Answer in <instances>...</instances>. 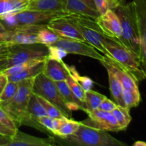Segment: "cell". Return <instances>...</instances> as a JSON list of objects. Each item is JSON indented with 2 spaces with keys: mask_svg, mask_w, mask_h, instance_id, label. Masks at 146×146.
<instances>
[{
  "mask_svg": "<svg viewBox=\"0 0 146 146\" xmlns=\"http://www.w3.org/2000/svg\"><path fill=\"white\" fill-rule=\"evenodd\" d=\"M34 78H27L19 82L15 95L10 100L0 103V106L10 115L17 127L29 125L41 132L47 133L38 121H34L28 113V104L33 93Z\"/></svg>",
  "mask_w": 146,
  "mask_h": 146,
  "instance_id": "obj_1",
  "label": "cell"
},
{
  "mask_svg": "<svg viewBox=\"0 0 146 146\" xmlns=\"http://www.w3.org/2000/svg\"><path fill=\"white\" fill-rule=\"evenodd\" d=\"M114 11L119 18L122 28V36L119 44L128 48L139 59L141 43L133 3V1L125 2V0H122Z\"/></svg>",
  "mask_w": 146,
  "mask_h": 146,
  "instance_id": "obj_2",
  "label": "cell"
},
{
  "mask_svg": "<svg viewBox=\"0 0 146 146\" xmlns=\"http://www.w3.org/2000/svg\"><path fill=\"white\" fill-rule=\"evenodd\" d=\"M68 145L78 146H126L125 143L110 135L108 131L97 129L81 122L78 130L72 135L61 138Z\"/></svg>",
  "mask_w": 146,
  "mask_h": 146,
  "instance_id": "obj_3",
  "label": "cell"
},
{
  "mask_svg": "<svg viewBox=\"0 0 146 146\" xmlns=\"http://www.w3.org/2000/svg\"><path fill=\"white\" fill-rule=\"evenodd\" d=\"M105 48L108 57L129 72L138 83L145 79V75L141 66L139 59L125 46L106 37Z\"/></svg>",
  "mask_w": 146,
  "mask_h": 146,
  "instance_id": "obj_4",
  "label": "cell"
},
{
  "mask_svg": "<svg viewBox=\"0 0 146 146\" xmlns=\"http://www.w3.org/2000/svg\"><path fill=\"white\" fill-rule=\"evenodd\" d=\"M64 11H41L25 9L0 17V21L9 30L24 26L47 24L56 17L65 15Z\"/></svg>",
  "mask_w": 146,
  "mask_h": 146,
  "instance_id": "obj_5",
  "label": "cell"
},
{
  "mask_svg": "<svg viewBox=\"0 0 146 146\" xmlns=\"http://www.w3.org/2000/svg\"><path fill=\"white\" fill-rule=\"evenodd\" d=\"M68 17L78 29L86 42L95 47L103 55L108 56V52L105 48L106 36L102 32L95 19L86 16L72 14H68Z\"/></svg>",
  "mask_w": 146,
  "mask_h": 146,
  "instance_id": "obj_6",
  "label": "cell"
},
{
  "mask_svg": "<svg viewBox=\"0 0 146 146\" xmlns=\"http://www.w3.org/2000/svg\"><path fill=\"white\" fill-rule=\"evenodd\" d=\"M33 92L54 104L66 118L69 119L72 118V111L68 109L64 102L55 82L47 78L43 73L34 78Z\"/></svg>",
  "mask_w": 146,
  "mask_h": 146,
  "instance_id": "obj_7",
  "label": "cell"
},
{
  "mask_svg": "<svg viewBox=\"0 0 146 146\" xmlns=\"http://www.w3.org/2000/svg\"><path fill=\"white\" fill-rule=\"evenodd\" d=\"M48 56V47L44 44H11L7 54V68L17 64L32 60L45 59Z\"/></svg>",
  "mask_w": 146,
  "mask_h": 146,
  "instance_id": "obj_8",
  "label": "cell"
},
{
  "mask_svg": "<svg viewBox=\"0 0 146 146\" xmlns=\"http://www.w3.org/2000/svg\"><path fill=\"white\" fill-rule=\"evenodd\" d=\"M84 112L88 114V118L81 121L84 125L105 131L118 132L121 131L115 116L111 112H107L99 108Z\"/></svg>",
  "mask_w": 146,
  "mask_h": 146,
  "instance_id": "obj_9",
  "label": "cell"
},
{
  "mask_svg": "<svg viewBox=\"0 0 146 146\" xmlns=\"http://www.w3.org/2000/svg\"><path fill=\"white\" fill-rule=\"evenodd\" d=\"M54 46L63 48L68 54L84 56L96 59L99 61L104 59L105 56L95 47L85 41L60 38L54 44Z\"/></svg>",
  "mask_w": 146,
  "mask_h": 146,
  "instance_id": "obj_10",
  "label": "cell"
},
{
  "mask_svg": "<svg viewBox=\"0 0 146 146\" xmlns=\"http://www.w3.org/2000/svg\"><path fill=\"white\" fill-rule=\"evenodd\" d=\"M68 14L51 19L47 23V27L52 30L61 38L85 41L78 29L68 19Z\"/></svg>",
  "mask_w": 146,
  "mask_h": 146,
  "instance_id": "obj_11",
  "label": "cell"
},
{
  "mask_svg": "<svg viewBox=\"0 0 146 146\" xmlns=\"http://www.w3.org/2000/svg\"><path fill=\"white\" fill-rule=\"evenodd\" d=\"M133 3L135 9L141 43L139 61L145 73L146 80V0H133Z\"/></svg>",
  "mask_w": 146,
  "mask_h": 146,
  "instance_id": "obj_12",
  "label": "cell"
},
{
  "mask_svg": "<svg viewBox=\"0 0 146 146\" xmlns=\"http://www.w3.org/2000/svg\"><path fill=\"white\" fill-rule=\"evenodd\" d=\"M96 21L106 36L119 43L122 36V28L119 18L114 10H108L100 15Z\"/></svg>",
  "mask_w": 146,
  "mask_h": 146,
  "instance_id": "obj_13",
  "label": "cell"
},
{
  "mask_svg": "<svg viewBox=\"0 0 146 146\" xmlns=\"http://www.w3.org/2000/svg\"><path fill=\"white\" fill-rule=\"evenodd\" d=\"M46 24L24 26L11 30L9 43L11 44H36L38 42L37 32Z\"/></svg>",
  "mask_w": 146,
  "mask_h": 146,
  "instance_id": "obj_14",
  "label": "cell"
},
{
  "mask_svg": "<svg viewBox=\"0 0 146 146\" xmlns=\"http://www.w3.org/2000/svg\"><path fill=\"white\" fill-rule=\"evenodd\" d=\"M56 145V140L54 137L38 138L21 132L18 129L7 146H53Z\"/></svg>",
  "mask_w": 146,
  "mask_h": 146,
  "instance_id": "obj_15",
  "label": "cell"
},
{
  "mask_svg": "<svg viewBox=\"0 0 146 146\" xmlns=\"http://www.w3.org/2000/svg\"><path fill=\"white\" fill-rule=\"evenodd\" d=\"M42 73L54 82L66 81L69 76V72L63 61H58L47 58L44 61Z\"/></svg>",
  "mask_w": 146,
  "mask_h": 146,
  "instance_id": "obj_16",
  "label": "cell"
},
{
  "mask_svg": "<svg viewBox=\"0 0 146 146\" xmlns=\"http://www.w3.org/2000/svg\"><path fill=\"white\" fill-rule=\"evenodd\" d=\"M64 11L66 14L86 16L95 20L100 16L96 9L91 8L86 3L81 0H65Z\"/></svg>",
  "mask_w": 146,
  "mask_h": 146,
  "instance_id": "obj_17",
  "label": "cell"
},
{
  "mask_svg": "<svg viewBox=\"0 0 146 146\" xmlns=\"http://www.w3.org/2000/svg\"><path fill=\"white\" fill-rule=\"evenodd\" d=\"M55 84L59 91L64 102L66 103L70 111H74L81 110V111H84V110L86 109L85 104L81 102L76 97V96L74 95V93L68 86L66 81H56L55 82Z\"/></svg>",
  "mask_w": 146,
  "mask_h": 146,
  "instance_id": "obj_18",
  "label": "cell"
},
{
  "mask_svg": "<svg viewBox=\"0 0 146 146\" xmlns=\"http://www.w3.org/2000/svg\"><path fill=\"white\" fill-rule=\"evenodd\" d=\"M64 4L65 0H30L27 9L41 11H64Z\"/></svg>",
  "mask_w": 146,
  "mask_h": 146,
  "instance_id": "obj_19",
  "label": "cell"
},
{
  "mask_svg": "<svg viewBox=\"0 0 146 146\" xmlns=\"http://www.w3.org/2000/svg\"><path fill=\"white\" fill-rule=\"evenodd\" d=\"M45 60H42V61L36 63V64L31 66V67L21 71V72L13 74V75L7 76L8 81L19 83L23 80L27 79V78H35L37 75L42 73Z\"/></svg>",
  "mask_w": 146,
  "mask_h": 146,
  "instance_id": "obj_20",
  "label": "cell"
},
{
  "mask_svg": "<svg viewBox=\"0 0 146 146\" xmlns=\"http://www.w3.org/2000/svg\"><path fill=\"white\" fill-rule=\"evenodd\" d=\"M106 69L107 73H108L110 92H111V96L113 98L117 105L125 107L124 101L123 100V88L122 84L109 68H106Z\"/></svg>",
  "mask_w": 146,
  "mask_h": 146,
  "instance_id": "obj_21",
  "label": "cell"
},
{
  "mask_svg": "<svg viewBox=\"0 0 146 146\" xmlns=\"http://www.w3.org/2000/svg\"><path fill=\"white\" fill-rule=\"evenodd\" d=\"M30 0H0V17L27 9Z\"/></svg>",
  "mask_w": 146,
  "mask_h": 146,
  "instance_id": "obj_22",
  "label": "cell"
},
{
  "mask_svg": "<svg viewBox=\"0 0 146 146\" xmlns=\"http://www.w3.org/2000/svg\"><path fill=\"white\" fill-rule=\"evenodd\" d=\"M130 110L127 107L117 105L116 107L112 111V113L115 116L118 125L121 131H124L128 128L131 123L132 118L130 114Z\"/></svg>",
  "mask_w": 146,
  "mask_h": 146,
  "instance_id": "obj_23",
  "label": "cell"
},
{
  "mask_svg": "<svg viewBox=\"0 0 146 146\" xmlns=\"http://www.w3.org/2000/svg\"><path fill=\"white\" fill-rule=\"evenodd\" d=\"M81 121H76L73 118H66L61 123V126L55 132L54 135L58 138H64L74 134L78 130Z\"/></svg>",
  "mask_w": 146,
  "mask_h": 146,
  "instance_id": "obj_24",
  "label": "cell"
},
{
  "mask_svg": "<svg viewBox=\"0 0 146 146\" xmlns=\"http://www.w3.org/2000/svg\"><path fill=\"white\" fill-rule=\"evenodd\" d=\"M28 113L34 121H37V118L48 115L43 106L38 100L37 96L34 92L31 95L28 104Z\"/></svg>",
  "mask_w": 146,
  "mask_h": 146,
  "instance_id": "obj_25",
  "label": "cell"
},
{
  "mask_svg": "<svg viewBox=\"0 0 146 146\" xmlns=\"http://www.w3.org/2000/svg\"><path fill=\"white\" fill-rule=\"evenodd\" d=\"M37 38L39 44L47 46H53L60 39V37L52 30L48 28L46 24L43 26L37 32Z\"/></svg>",
  "mask_w": 146,
  "mask_h": 146,
  "instance_id": "obj_26",
  "label": "cell"
},
{
  "mask_svg": "<svg viewBox=\"0 0 146 146\" xmlns=\"http://www.w3.org/2000/svg\"><path fill=\"white\" fill-rule=\"evenodd\" d=\"M106 97V96L94 91L92 88L86 91V109L84 110V111L98 109L101 102Z\"/></svg>",
  "mask_w": 146,
  "mask_h": 146,
  "instance_id": "obj_27",
  "label": "cell"
},
{
  "mask_svg": "<svg viewBox=\"0 0 146 146\" xmlns=\"http://www.w3.org/2000/svg\"><path fill=\"white\" fill-rule=\"evenodd\" d=\"M66 66L67 70L69 72V75L81 86L84 91H87L92 88L94 84L92 79H91L89 77L83 76L80 75L74 66H68L66 64Z\"/></svg>",
  "mask_w": 146,
  "mask_h": 146,
  "instance_id": "obj_28",
  "label": "cell"
},
{
  "mask_svg": "<svg viewBox=\"0 0 146 146\" xmlns=\"http://www.w3.org/2000/svg\"><path fill=\"white\" fill-rule=\"evenodd\" d=\"M123 100L125 107L131 108L137 107L141 101L140 91H133L128 90H123Z\"/></svg>",
  "mask_w": 146,
  "mask_h": 146,
  "instance_id": "obj_29",
  "label": "cell"
},
{
  "mask_svg": "<svg viewBox=\"0 0 146 146\" xmlns=\"http://www.w3.org/2000/svg\"><path fill=\"white\" fill-rule=\"evenodd\" d=\"M122 0H94L96 10L100 15L108 10H114L120 5Z\"/></svg>",
  "mask_w": 146,
  "mask_h": 146,
  "instance_id": "obj_30",
  "label": "cell"
},
{
  "mask_svg": "<svg viewBox=\"0 0 146 146\" xmlns=\"http://www.w3.org/2000/svg\"><path fill=\"white\" fill-rule=\"evenodd\" d=\"M38 100L39 101V102L41 103V105L43 106V107L44 108L45 111H46V113L48 116L51 117V118H66L61 112L60 111V110L58 109L57 107H56L54 104H51V102H49L48 101H47L46 99H45L43 97L40 96L36 95Z\"/></svg>",
  "mask_w": 146,
  "mask_h": 146,
  "instance_id": "obj_31",
  "label": "cell"
},
{
  "mask_svg": "<svg viewBox=\"0 0 146 146\" xmlns=\"http://www.w3.org/2000/svg\"><path fill=\"white\" fill-rule=\"evenodd\" d=\"M66 81L67 84H68V86L71 88L72 92L74 93V95L76 96V97L81 102H82L83 104H85L86 91H84V88L81 87V86L70 75Z\"/></svg>",
  "mask_w": 146,
  "mask_h": 146,
  "instance_id": "obj_32",
  "label": "cell"
},
{
  "mask_svg": "<svg viewBox=\"0 0 146 146\" xmlns=\"http://www.w3.org/2000/svg\"><path fill=\"white\" fill-rule=\"evenodd\" d=\"M19 88V83L8 81L7 85L4 87L3 92L0 97V103L9 101L17 93Z\"/></svg>",
  "mask_w": 146,
  "mask_h": 146,
  "instance_id": "obj_33",
  "label": "cell"
},
{
  "mask_svg": "<svg viewBox=\"0 0 146 146\" xmlns=\"http://www.w3.org/2000/svg\"><path fill=\"white\" fill-rule=\"evenodd\" d=\"M48 56L47 58L56 61H61L64 57L68 55L66 51L60 47L56 46H48Z\"/></svg>",
  "mask_w": 146,
  "mask_h": 146,
  "instance_id": "obj_34",
  "label": "cell"
},
{
  "mask_svg": "<svg viewBox=\"0 0 146 146\" xmlns=\"http://www.w3.org/2000/svg\"><path fill=\"white\" fill-rule=\"evenodd\" d=\"M0 123L14 132L19 129L12 118L1 106H0Z\"/></svg>",
  "mask_w": 146,
  "mask_h": 146,
  "instance_id": "obj_35",
  "label": "cell"
},
{
  "mask_svg": "<svg viewBox=\"0 0 146 146\" xmlns=\"http://www.w3.org/2000/svg\"><path fill=\"white\" fill-rule=\"evenodd\" d=\"M40 125L48 133L53 134L54 133V118L46 115V116L40 117L36 120Z\"/></svg>",
  "mask_w": 146,
  "mask_h": 146,
  "instance_id": "obj_36",
  "label": "cell"
},
{
  "mask_svg": "<svg viewBox=\"0 0 146 146\" xmlns=\"http://www.w3.org/2000/svg\"><path fill=\"white\" fill-rule=\"evenodd\" d=\"M117 104L115 101H111V99L106 97L103 101L101 102V105L99 106V109L103 110V111H107V112H112L114 108L116 107Z\"/></svg>",
  "mask_w": 146,
  "mask_h": 146,
  "instance_id": "obj_37",
  "label": "cell"
},
{
  "mask_svg": "<svg viewBox=\"0 0 146 146\" xmlns=\"http://www.w3.org/2000/svg\"><path fill=\"white\" fill-rule=\"evenodd\" d=\"M10 37H11V30L7 29L2 22L0 21V42L9 43Z\"/></svg>",
  "mask_w": 146,
  "mask_h": 146,
  "instance_id": "obj_38",
  "label": "cell"
},
{
  "mask_svg": "<svg viewBox=\"0 0 146 146\" xmlns=\"http://www.w3.org/2000/svg\"><path fill=\"white\" fill-rule=\"evenodd\" d=\"M7 82H8V77L3 71H1L0 72V97Z\"/></svg>",
  "mask_w": 146,
  "mask_h": 146,
  "instance_id": "obj_39",
  "label": "cell"
},
{
  "mask_svg": "<svg viewBox=\"0 0 146 146\" xmlns=\"http://www.w3.org/2000/svg\"><path fill=\"white\" fill-rule=\"evenodd\" d=\"M16 132L14 131H11L9 128H6L5 126L2 125V124L0 123V135H6V136H9L10 138H12Z\"/></svg>",
  "mask_w": 146,
  "mask_h": 146,
  "instance_id": "obj_40",
  "label": "cell"
},
{
  "mask_svg": "<svg viewBox=\"0 0 146 146\" xmlns=\"http://www.w3.org/2000/svg\"><path fill=\"white\" fill-rule=\"evenodd\" d=\"M11 44L7 42H0V56L5 55L9 53Z\"/></svg>",
  "mask_w": 146,
  "mask_h": 146,
  "instance_id": "obj_41",
  "label": "cell"
},
{
  "mask_svg": "<svg viewBox=\"0 0 146 146\" xmlns=\"http://www.w3.org/2000/svg\"><path fill=\"white\" fill-rule=\"evenodd\" d=\"M7 63H8L7 54L0 56V71H3L7 68Z\"/></svg>",
  "mask_w": 146,
  "mask_h": 146,
  "instance_id": "obj_42",
  "label": "cell"
},
{
  "mask_svg": "<svg viewBox=\"0 0 146 146\" xmlns=\"http://www.w3.org/2000/svg\"><path fill=\"white\" fill-rule=\"evenodd\" d=\"M11 138L9 136L0 135V146H7L9 143Z\"/></svg>",
  "mask_w": 146,
  "mask_h": 146,
  "instance_id": "obj_43",
  "label": "cell"
},
{
  "mask_svg": "<svg viewBox=\"0 0 146 146\" xmlns=\"http://www.w3.org/2000/svg\"><path fill=\"white\" fill-rule=\"evenodd\" d=\"M81 1H84V2H85V3H86V4H88V6H90V7H91V8L94 9H96V8L95 4H94V0H81Z\"/></svg>",
  "mask_w": 146,
  "mask_h": 146,
  "instance_id": "obj_44",
  "label": "cell"
},
{
  "mask_svg": "<svg viewBox=\"0 0 146 146\" xmlns=\"http://www.w3.org/2000/svg\"><path fill=\"white\" fill-rule=\"evenodd\" d=\"M133 146H146V143L142 141H138L133 144Z\"/></svg>",
  "mask_w": 146,
  "mask_h": 146,
  "instance_id": "obj_45",
  "label": "cell"
},
{
  "mask_svg": "<svg viewBox=\"0 0 146 146\" xmlns=\"http://www.w3.org/2000/svg\"><path fill=\"white\" fill-rule=\"evenodd\" d=\"M0 72H1V71H0Z\"/></svg>",
  "mask_w": 146,
  "mask_h": 146,
  "instance_id": "obj_46",
  "label": "cell"
}]
</instances>
